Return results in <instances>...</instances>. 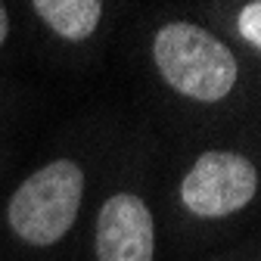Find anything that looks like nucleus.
Returning a JSON list of instances; mask_svg holds the SVG:
<instances>
[{
  "label": "nucleus",
  "instance_id": "3",
  "mask_svg": "<svg viewBox=\"0 0 261 261\" xmlns=\"http://www.w3.org/2000/svg\"><path fill=\"white\" fill-rule=\"evenodd\" d=\"M258 171L237 152H202L180 184L184 205L199 218H224L252 202Z\"/></svg>",
  "mask_w": 261,
  "mask_h": 261
},
{
  "label": "nucleus",
  "instance_id": "2",
  "mask_svg": "<svg viewBox=\"0 0 261 261\" xmlns=\"http://www.w3.org/2000/svg\"><path fill=\"white\" fill-rule=\"evenodd\" d=\"M84 171L69 159L50 162L31 174L10 199V227L31 246L59 243L81 208Z\"/></svg>",
  "mask_w": 261,
  "mask_h": 261
},
{
  "label": "nucleus",
  "instance_id": "1",
  "mask_svg": "<svg viewBox=\"0 0 261 261\" xmlns=\"http://www.w3.org/2000/svg\"><path fill=\"white\" fill-rule=\"evenodd\" d=\"M152 59L177 93L218 103L237 84V59L218 38L190 22H171L155 35Z\"/></svg>",
  "mask_w": 261,
  "mask_h": 261
},
{
  "label": "nucleus",
  "instance_id": "4",
  "mask_svg": "<svg viewBox=\"0 0 261 261\" xmlns=\"http://www.w3.org/2000/svg\"><path fill=\"white\" fill-rule=\"evenodd\" d=\"M155 227L152 212L134 193H115L96 218V258L100 261H152Z\"/></svg>",
  "mask_w": 261,
  "mask_h": 261
},
{
  "label": "nucleus",
  "instance_id": "5",
  "mask_svg": "<svg viewBox=\"0 0 261 261\" xmlns=\"http://www.w3.org/2000/svg\"><path fill=\"white\" fill-rule=\"evenodd\" d=\"M31 10L65 41H84L103 16L100 0H35Z\"/></svg>",
  "mask_w": 261,
  "mask_h": 261
},
{
  "label": "nucleus",
  "instance_id": "6",
  "mask_svg": "<svg viewBox=\"0 0 261 261\" xmlns=\"http://www.w3.org/2000/svg\"><path fill=\"white\" fill-rule=\"evenodd\" d=\"M240 35L252 47H261V4H258V0L246 4V10L240 13Z\"/></svg>",
  "mask_w": 261,
  "mask_h": 261
},
{
  "label": "nucleus",
  "instance_id": "7",
  "mask_svg": "<svg viewBox=\"0 0 261 261\" xmlns=\"http://www.w3.org/2000/svg\"><path fill=\"white\" fill-rule=\"evenodd\" d=\"M7 31H10V19H7V10H4V4H0V44L7 41Z\"/></svg>",
  "mask_w": 261,
  "mask_h": 261
}]
</instances>
